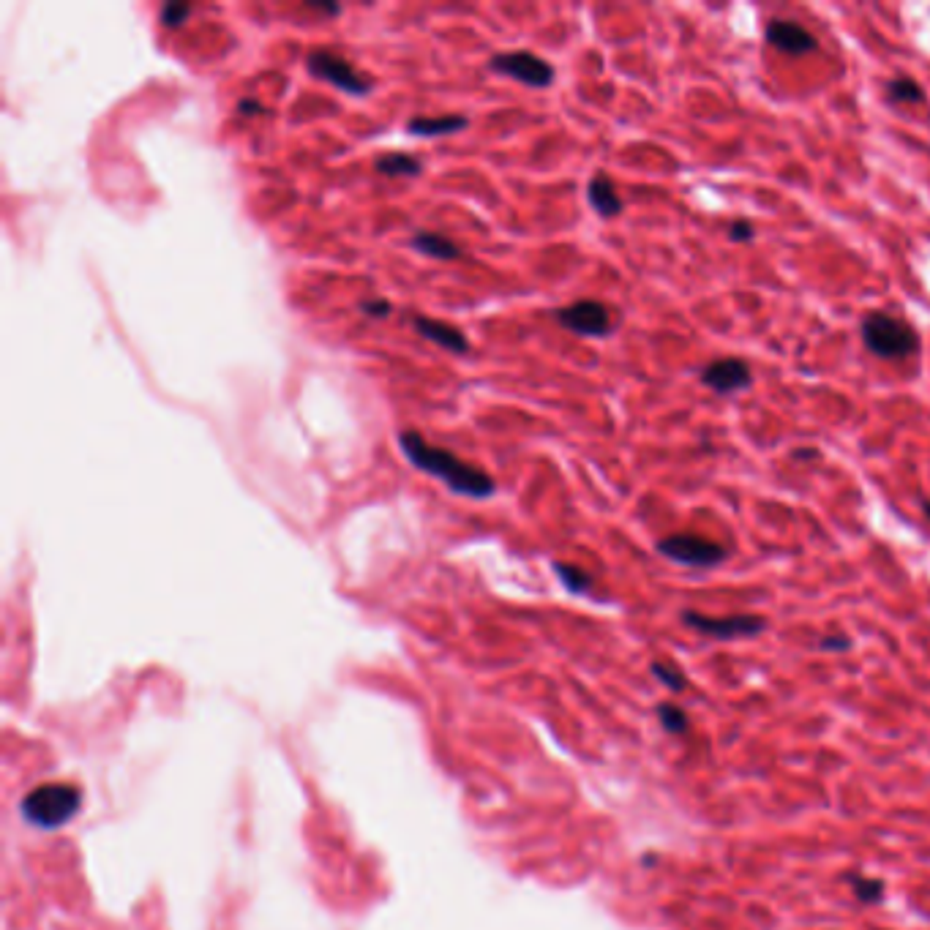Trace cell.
Masks as SVG:
<instances>
[{
	"instance_id": "cell-1",
	"label": "cell",
	"mask_w": 930,
	"mask_h": 930,
	"mask_svg": "<svg viewBox=\"0 0 930 930\" xmlns=\"http://www.w3.org/2000/svg\"><path fill=\"white\" fill-rule=\"evenodd\" d=\"M399 445L412 467H418L431 478H440L453 494L470 497V500H489L497 494V483L491 480L489 472L461 461L450 450L429 445L420 431H401Z\"/></svg>"
},
{
	"instance_id": "cell-2",
	"label": "cell",
	"mask_w": 930,
	"mask_h": 930,
	"mask_svg": "<svg viewBox=\"0 0 930 930\" xmlns=\"http://www.w3.org/2000/svg\"><path fill=\"white\" fill-rule=\"evenodd\" d=\"M865 350L881 360H906L920 352V333L890 311H868L860 322Z\"/></svg>"
},
{
	"instance_id": "cell-3",
	"label": "cell",
	"mask_w": 930,
	"mask_h": 930,
	"mask_svg": "<svg viewBox=\"0 0 930 930\" xmlns=\"http://www.w3.org/2000/svg\"><path fill=\"white\" fill-rule=\"evenodd\" d=\"M82 800L80 791L66 783H50V786H39L33 789L22 800L20 810L22 816L33 824V827H44V830H55L80 810Z\"/></svg>"
},
{
	"instance_id": "cell-4",
	"label": "cell",
	"mask_w": 930,
	"mask_h": 930,
	"mask_svg": "<svg viewBox=\"0 0 930 930\" xmlns=\"http://www.w3.org/2000/svg\"><path fill=\"white\" fill-rule=\"evenodd\" d=\"M655 549H658L660 557L677 562L682 568L707 570L718 568V565L729 560V549L723 543L704 538V535H696V532H677V535H669V538H660Z\"/></svg>"
},
{
	"instance_id": "cell-5",
	"label": "cell",
	"mask_w": 930,
	"mask_h": 930,
	"mask_svg": "<svg viewBox=\"0 0 930 930\" xmlns=\"http://www.w3.org/2000/svg\"><path fill=\"white\" fill-rule=\"evenodd\" d=\"M682 622L690 630H696L701 636L715 641H737V639H753L761 636L767 630V620L759 614H726V617H710V614H701V611L685 609L680 614Z\"/></svg>"
},
{
	"instance_id": "cell-6",
	"label": "cell",
	"mask_w": 930,
	"mask_h": 930,
	"mask_svg": "<svg viewBox=\"0 0 930 930\" xmlns=\"http://www.w3.org/2000/svg\"><path fill=\"white\" fill-rule=\"evenodd\" d=\"M306 71L311 77H317L322 82H330L333 88H339L341 93H350V96H369L371 80L366 74H360L350 60L341 58L336 52L330 50H311L306 58Z\"/></svg>"
},
{
	"instance_id": "cell-7",
	"label": "cell",
	"mask_w": 930,
	"mask_h": 930,
	"mask_svg": "<svg viewBox=\"0 0 930 930\" xmlns=\"http://www.w3.org/2000/svg\"><path fill=\"white\" fill-rule=\"evenodd\" d=\"M489 69L494 71V74H502V77L521 82V85H527V88H549L551 82H554V66H551L549 60H543L538 58V55L524 50L494 55Z\"/></svg>"
},
{
	"instance_id": "cell-8",
	"label": "cell",
	"mask_w": 930,
	"mask_h": 930,
	"mask_svg": "<svg viewBox=\"0 0 930 930\" xmlns=\"http://www.w3.org/2000/svg\"><path fill=\"white\" fill-rule=\"evenodd\" d=\"M554 317L562 328L576 336H587V339H603V336H611L614 330L611 311L600 300H576L570 306H562Z\"/></svg>"
},
{
	"instance_id": "cell-9",
	"label": "cell",
	"mask_w": 930,
	"mask_h": 930,
	"mask_svg": "<svg viewBox=\"0 0 930 930\" xmlns=\"http://www.w3.org/2000/svg\"><path fill=\"white\" fill-rule=\"evenodd\" d=\"M699 380L704 388H710L718 396H737L753 385V369L748 360L742 358H718L701 366Z\"/></svg>"
},
{
	"instance_id": "cell-10",
	"label": "cell",
	"mask_w": 930,
	"mask_h": 930,
	"mask_svg": "<svg viewBox=\"0 0 930 930\" xmlns=\"http://www.w3.org/2000/svg\"><path fill=\"white\" fill-rule=\"evenodd\" d=\"M764 41L770 44L772 50L791 55V58H802V55H813L819 52V39L810 33L805 25L786 17H772L764 28Z\"/></svg>"
},
{
	"instance_id": "cell-11",
	"label": "cell",
	"mask_w": 930,
	"mask_h": 930,
	"mask_svg": "<svg viewBox=\"0 0 930 930\" xmlns=\"http://www.w3.org/2000/svg\"><path fill=\"white\" fill-rule=\"evenodd\" d=\"M587 202L598 213L600 219H617L625 208L620 191L614 186V180L606 172H595L587 183Z\"/></svg>"
},
{
	"instance_id": "cell-12",
	"label": "cell",
	"mask_w": 930,
	"mask_h": 930,
	"mask_svg": "<svg viewBox=\"0 0 930 930\" xmlns=\"http://www.w3.org/2000/svg\"><path fill=\"white\" fill-rule=\"evenodd\" d=\"M412 328H415V333H420L426 341L440 344L442 350L456 352V355H464V352L470 350V341H467V336H464L459 328L448 325V322L431 320V317H415V320H412Z\"/></svg>"
},
{
	"instance_id": "cell-13",
	"label": "cell",
	"mask_w": 930,
	"mask_h": 930,
	"mask_svg": "<svg viewBox=\"0 0 930 930\" xmlns=\"http://www.w3.org/2000/svg\"><path fill=\"white\" fill-rule=\"evenodd\" d=\"M884 99L890 101L892 107H898V104H906V107H920L928 101V93L922 88L920 82L909 77V74H900V77H892V80L884 82Z\"/></svg>"
},
{
	"instance_id": "cell-14",
	"label": "cell",
	"mask_w": 930,
	"mask_h": 930,
	"mask_svg": "<svg viewBox=\"0 0 930 930\" xmlns=\"http://www.w3.org/2000/svg\"><path fill=\"white\" fill-rule=\"evenodd\" d=\"M470 120L464 115H442V118H412L407 123V131L412 137H448L456 131L467 129Z\"/></svg>"
},
{
	"instance_id": "cell-15",
	"label": "cell",
	"mask_w": 930,
	"mask_h": 930,
	"mask_svg": "<svg viewBox=\"0 0 930 930\" xmlns=\"http://www.w3.org/2000/svg\"><path fill=\"white\" fill-rule=\"evenodd\" d=\"M412 249L420 251L423 257H429V260H456L461 257V249L445 235H437V232H415V238L410 240Z\"/></svg>"
},
{
	"instance_id": "cell-16",
	"label": "cell",
	"mask_w": 930,
	"mask_h": 930,
	"mask_svg": "<svg viewBox=\"0 0 930 930\" xmlns=\"http://www.w3.org/2000/svg\"><path fill=\"white\" fill-rule=\"evenodd\" d=\"M374 167L385 178H415V175L423 172L420 159H415L410 153H385V156L374 161Z\"/></svg>"
},
{
	"instance_id": "cell-17",
	"label": "cell",
	"mask_w": 930,
	"mask_h": 930,
	"mask_svg": "<svg viewBox=\"0 0 930 930\" xmlns=\"http://www.w3.org/2000/svg\"><path fill=\"white\" fill-rule=\"evenodd\" d=\"M655 715H658V723L663 726V731H669V734H674V737H682L690 726L688 712L680 710L677 704H669V701L658 704Z\"/></svg>"
},
{
	"instance_id": "cell-18",
	"label": "cell",
	"mask_w": 930,
	"mask_h": 930,
	"mask_svg": "<svg viewBox=\"0 0 930 930\" xmlns=\"http://www.w3.org/2000/svg\"><path fill=\"white\" fill-rule=\"evenodd\" d=\"M554 573L560 576V581L565 584V590L576 592V595H584V592L592 590V576L590 573H584L576 565H565V562H554Z\"/></svg>"
},
{
	"instance_id": "cell-19",
	"label": "cell",
	"mask_w": 930,
	"mask_h": 930,
	"mask_svg": "<svg viewBox=\"0 0 930 930\" xmlns=\"http://www.w3.org/2000/svg\"><path fill=\"white\" fill-rule=\"evenodd\" d=\"M849 887L854 892V898L865 903V906H873V903H879L884 898V881L881 879H868V876H849Z\"/></svg>"
},
{
	"instance_id": "cell-20",
	"label": "cell",
	"mask_w": 930,
	"mask_h": 930,
	"mask_svg": "<svg viewBox=\"0 0 930 930\" xmlns=\"http://www.w3.org/2000/svg\"><path fill=\"white\" fill-rule=\"evenodd\" d=\"M652 677L660 682V685H666L674 693H682V690H688V677L682 674L674 663H663V660H655L652 663Z\"/></svg>"
},
{
	"instance_id": "cell-21",
	"label": "cell",
	"mask_w": 930,
	"mask_h": 930,
	"mask_svg": "<svg viewBox=\"0 0 930 930\" xmlns=\"http://www.w3.org/2000/svg\"><path fill=\"white\" fill-rule=\"evenodd\" d=\"M191 11H194V6H189V3L170 0V3L161 9V22H164L167 28H180V25L191 17Z\"/></svg>"
},
{
	"instance_id": "cell-22",
	"label": "cell",
	"mask_w": 930,
	"mask_h": 930,
	"mask_svg": "<svg viewBox=\"0 0 930 930\" xmlns=\"http://www.w3.org/2000/svg\"><path fill=\"white\" fill-rule=\"evenodd\" d=\"M819 650L824 652H846L851 650V639L846 633H827L819 639Z\"/></svg>"
},
{
	"instance_id": "cell-23",
	"label": "cell",
	"mask_w": 930,
	"mask_h": 930,
	"mask_svg": "<svg viewBox=\"0 0 930 930\" xmlns=\"http://www.w3.org/2000/svg\"><path fill=\"white\" fill-rule=\"evenodd\" d=\"M729 238L734 240V243H748V240H753V238H756V227H753V224H750L748 219H737V221H731V227H729Z\"/></svg>"
},
{
	"instance_id": "cell-24",
	"label": "cell",
	"mask_w": 930,
	"mask_h": 930,
	"mask_svg": "<svg viewBox=\"0 0 930 930\" xmlns=\"http://www.w3.org/2000/svg\"><path fill=\"white\" fill-rule=\"evenodd\" d=\"M360 311H363L366 317H380V320H385V317H390L393 306H390V300L374 298V300H363V303H360Z\"/></svg>"
},
{
	"instance_id": "cell-25",
	"label": "cell",
	"mask_w": 930,
	"mask_h": 930,
	"mask_svg": "<svg viewBox=\"0 0 930 930\" xmlns=\"http://www.w3.org/2000/svg\"><path fill=\"white\" fill-rule=\"evenodd\" d=\"M238 112L240 115H262V112H265V107H262V101L260 99H240L238 101Z\"/></svg>"
},
{
	"instance_id": "cell-26",
	"label": "cell",
	"mask_w": 930,
	"mask_h": 930,
	"mask_svg": "<svg viewBox=\"0 0 930 930\" xmlns=\"http://www.w3.org/2000/svg\"><path fill=\"white\" fill-rule=\"evenodd\" d=\"M791 459H794V461H816V459H821V450L819 448H797V450H791Z\"/></svg>"
},
{
	"instance_id": "cell-27",
	"label": "cell",
	"mask_w": 930,
	"mask_h": 930,
	"mask_svg": "<svg viewBox=\"0 0 930 930\" xmlns=\"http://www.w3.org/2000/svg\"><path fill=\"white\" fill-rule=\"evenodd\" d=\"M309 9L322 11V14H341L339 3H309Z\"/></svg>"
},
{
	"instance_id": "cell-28",
	"label": "cell",
	"mask_w": 930,
	"mask_h": 930,
	"mask_svg": "<svg viewBox=\"0 0 930 930\" xmlns=\"http://www.w3.org/2000/svg\"><path fill=\"white\" fill-rule=\"evenodd\" d=\"M922 513L930 519V500H922Z\"/></svg>"
}]
</instances>
